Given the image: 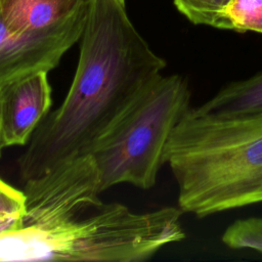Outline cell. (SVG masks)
Segmentation results:
<instances>
[{
	"label": "cell",
	"mask_w": 262,
	"mask_h": 262,
	"mask_svg": "<svg viewBox=\"0 0 262 262\" xmlns=\"http://www.w3.org/2000/svg\"><path fill=\"white\" fill-rule=\"evenodd\" d=\"M80 40L63 101L45 116L18 160L25 182L86 155L167 64L131 23L126 0H88Z\"/></svg>",
	"instance_id": "6da1fadb"
},
{
	"label": "cell",
	"mask_w": 262,
	"mask_h": 262,
	"mask_svg": "<svg viewBox=\"0 0 262 262\" xmlns=\"http://www.w3.org/2000/svg\"><path fill=\"white\" fill-rule=\"evenodd\" d=\"M178 208L199 218L262 203V115L212 116L190 108L165 148Z\"/></svg>",
	"instance_id": "7a4b0ae2"
},
{
	"label": "cell",
	"mask_w": 262,
	"mask_h": 262,
	"mask_svg": "<svg viewBox=\"0 0 262 262\" xmlns=\"http://www.w3.org/2000/svg\"><path fill=\"white\" fill-rule=\"evenodd\" d=\"M182 213L175 207L134 213L98 200L60 220L0 233V262L144 261L185 238Z\"/></svg>",
	"instance_id": "3957f363"
},
{
	"label": "cell",
	"mask_w": 262,
	"mask_h": 262,
	"mask_svg": "<svg viewBox=\"0 0 262 262\" xmlns=\"http://www.w3.org/2000/svg\"><path fill=\"white\" fill-rule=\"evenodd\" d=\"M190 97L187 81L178 74L159 75L136 95L87 151L101 192L121 183L142 189L156 184L168 140L191 108Z\"/></svg>",
	"instance_id": "277c9868"
},
{
	"label": "cell",
	"mask_w": 262,
	"mask_h": 262,
	"mask_svg": "<svg viewBox=\"0 0 262 262\" xmlns=\"http://www.w3.org/2000/svg\"><path fill=\"white\" fill-rule=\"evenodd\" d=\"M87 12L88 3L67 20L35 31L13 30L0 15V87L56 68L64 53L81 39Z\"/></svg>",
	"instance_id": "5b68a950"
},
{
	"label": "cell",
	"mask_w": 262,
	"mask_h": 262,
	"mask_svg": "<svg viewBox=\"0 0 262 262\" xmlns=\"http://www.w3.org/2000/svg\"><path fill=\"white\" fill-rule=\"evenodd\" d=\"M51 86L47 72H38L0 87V148L27 145L49 113Z\"/></svg>",
	"instance_id": "8992f818"
},
{
	"label": "cell",
	"mask_w": 262,
	"mask_h": 262,
	"mask_svg": "<svg viewBox=\"0 0 262 262\" xmlns=\"http://www.w3.org/2000/svg\"><path fill=\"white\" fill-rule=\"evenodd\" d=\"M87 0H0V15L16 31L54 27L87 5Z\"/></svg>",
	"instance_id": "52a82bcc"
},
{
	"label": "cell",
	"mask_w": 262,
	"mask_h": 262,
	"mask_svg": "<svg viewBox=\"0 0 262 262\" xmlns=\"http://www.w3.org/2000/svg\"><path fill=\"white\" fill-rule=\"evenodd\" d=\"M194 111L223 117L262 115V72L227 83Z\"/></svg>",
	"instance_id": "ba28073f"
},
{
	"label": "cell",
	"mask_w": 262,
	"mask_h": 262,
	"mask_svg": "<svg viewBox=\"0 0 262 262\" xmlns=\"http://www.w3.org/2000/svg\"><path fill=\"white\" fill-rule=\"evenodd\" d=\"M218 29L262 34V0H230Z\"/></svg>",
	"instance_id": "9c48e42d"
},
{
	"label": "cell",
	"mask_w": 262,
	"mask_h": 262,
	"mask_svg": "<svg viewBox=\"0 0 262 262\" xmlns=\"http://www.w3.org/2000/svg\"><path fill=\"white\" fill-rule=\"evenodd\" d=\"M221 239L229 249H248L262 255V217L235 220L225 229Z\"/></svg>",
	"instance_id": "30bf717a"
},
{
	"label": "cell",
	"mask_w": 262,
	"mask_h": 262,
	"mask_svg": "<svg viewBox=\"0 0 262 262\" xmlns=\"http://www.w3.org/2000/svg\"><path fill=\"white\" fill-rule=\"evenodd\" d=\"M176 8L190 23L218 29L230 0H173Z\"/></svg>",
	"instance_id": "8fae6325"
},
{
	"label": "cell",
	"mask_w": 262,
	"mask_h": 262,
	"mask_svg": "<svg viewBox=\"0 0 262 262\" xmlns=\"http://www.w3.org/2000/svg\"><path fill=\"white\" fill-rule=\"evenodd\" d=\"M26 198L23 190L16 189L0 178V215L25 213Z\"/></svg>",
	"instance_id": "7c38bea8"
},
{
	"label": "cell",
	"mask_w": 262,
	"mask_h": 262,
	"mask_svg": "<svg viewBox=\"0 0 262 262\" xmlns=\"http://www.w3.org/2000/svg\"><path fill=\"white\" fill-rule=\"evenodd\" d=\"M23 213L0 215V233L14 230L23 225Z\"/></svg>",
	"instance_id": "4fadbf2b"
},
{
	"label": "cell",
	"mask_w": 262,
	"mask_h": 262,
	"mask_svg": "<svg viewBox=\"0 0 262 262\" xmlns=\"http://www.w3.org/2000/svg\"><path fill=\"white\" fill-rule=\"evenodd\" d=\"M0 150H1V148H0Z\"/></svg>",
	"instance_id": "5bb4252c"
}]
</instances>
